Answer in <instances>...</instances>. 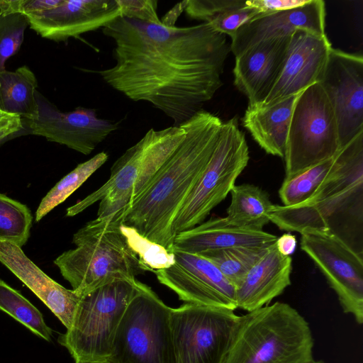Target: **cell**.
<instances>
[{
    "instance_id": "cell-2",
    "label": "cell",
    "mask_w": 363,
    "mask_h": 363,
    "mask_svg": "<svg viewBox=\"0 0 363 363\" xmlns=\"http://www.w3.org/2000/svg\"><path fill=\"white\" fill-rule=\"evenodd\" d=\"M222 124L218 116L203 109L182 124L185 138L124 211L123 223L173 252V221L206 168Z\"/></svg>"
},
{
    "instance_id": "cell-36",
    "label": "cell",
    "mask_w": 363,
    "mask_h": 363,
    "mask_svg": "<svg viewBox=\"0 0 363 363\" xmlns=\"http://www.w3.org/2000/svg\"><path fill=\"white\" fill-rule=\"evenodd\" d=\"M308 0H250L248 4L259 10L261 13H268L294 9L304 5Z\"/></svg>"
},
{
    "instance_id": "cell-33",
    "label": "cell",
    "mask_w": 363,
    "mask_h": 363,
    "mask_svg": "<svg viewBox=\"0 0 363 363\" xmlns=\"http://www.w3.org/2000/svg\"><path fill=\"white\" fill-rule=\"evenodd\" d=\"M120 230L145 272L164 269L174 264V252L143 236L135 228L121 223Z\"/></svg>"
},
{
    "instance_id": "cell-32",
    "label": "cell",
    "mask_w": 363,
    "mask_h": 363,
    "mask_svg": "<svg viewBox=\"0 0 363 363\" xmlns=\"http://www.w3.org/2000/svg\"><path fill=\"white\" fill-rule=\"evenodd\" d=\"M334 157L313 165L290 179H284L279 195L284 206H294L308 200L328 177Z\"/></svg>"
},
{
    "instance_id": "cell-42",
    "label": "cell",
    "mask_w": 363,
    "mask_h": 363,
    "mask_svg": "<svg viewBox=\"0 0 363 363\" xmlns=\"http://www.w3.org/2000/svg\"><path fill=\"white\" fill-rule=\"evenodd\" d=\"M310 363H325L324 361L323 360H315L314 359H313Z\"/></svg>"
},
{
    "instance_id": "cell-39",
    "label": "cell",
    "mask_w": 363,
    "mask_h": 363,
    "mask_svg": "<svg viewBox=\"0 0 363 363\" xmlns=\"http://www.w3.org/2000/svg\"><path fill=\"white\" fill-rule=\"evenodd\" d=\"M275 245L279 252L282 255L290 256L296 250V238L295 235L291 233H284L277 238Z\"/></svg>"
},
{
    "instance_id": "cell-9",
    "label": "cell",
    "mask_w": 363,
    "mask_h": 363,
    "mask_svg": "<svg viewBox=\"0 0 363 363\" xmlns=\"http://www.w3.org/2000/svg\"><path fill=\"white\" fill-rule=\"evenodd\" d=\"M340 149L333 109L319 83L298 94L290 121L285 179L333 157Z\"/></svg>"
},
{
    "instance_id": "cell-5",
    "label": "cell",
    "mask_w": 363,
    "mask_h": 363,
    "mask_svg": "<svg viewBox=\"0 0 363 363\" xmlns=\"http://www.w3.org/2000/svg\"><path fill=\"white\" fill-rule=\"evenodd\" d=\"M363 132L340 149L332 170L315 193L294 206L273 204L269 220L280 230H330L333 216L349 209L362 211Z\"/></svg>"
},
{
    "instance_id": "cell-12",
    "label": "cell",
    "mask_w": 363,
    "mask_h": 363,
    "mask_svg": "<svg viewBox=\"0 0 363 363\" xmlns=\"http://www.w3.org/2000/svg\"><path fill=\"white\" fill-rule=\"evenodd\" d=\"M335 115L340 148L363 132V57L331 48L318 82Z\"/></svg>"
},
{
    "instance_id": "cell-1",
    "label": "cell",
    "mask_w": 363,
    "mask_h": 363,
    "mask_svg": "<svg viewBox=\"0 0 363 363\" xmlns=\"http://www.w3.org/2000/svg\"><path fill=\"white\" fill-rule=\"evenodd\" d=\"M114 43L115 65L94 71L134 101H146L180 126L222 86L230 51L209 24L177 27L118 16L103 27Z\"/></svg>"
},
{
    "instance_id": "cell-27",
    "label": "cell",
    "mask_w": 363,
    "mask_h": 363,
    "mask_svg": "<svg viewBox=\"0 0 363 363\" xmlns=\"http://www.w3.org/2000/svg\"><path fill=\"white\" fill-rule=\"evenodd\" d=\"M230 203L227 209V221L236 227L262 231L270 220L273 203L267 192L257 186L235 185L230 191Z\"/></svg>"
},
{
    "instance_id": "cell-40",
    "label": "cell",
    "mask_w": 363,
    "mask_h": 363,
    "mask_svg": "<svg viewBox=\"0 0 363 363\" xmlns=\"http://www.w3.org/2000/svg\"><path fill=\"white\" fill-rule=\"evenodd\" d=\"M21 3V0H0V13H20Z\"/></svg>"
},
{
    "instance_id": "cell-31",
    "label": "cell",
    "mask_w": 363,
    "mask_h": 363,
    "mask_svg": "<svg viewBox=\"0 0 363 363\" xmlns=\"http://www.w3.org/2000/svg\"><path fill=\"white\" fill-rule=\"evenodd\" d=\"M32 222L26 205L0 193V242L21 247L29 238Z\"/></svg>"
},
{
    "instance_id": "cell-34",
    "label": "cell",
    "mask_w": 363,
    "mask_h": 363,
    "mask_svg": "<svg viewBox=\"0 0 363 363\" xmlns=\"http://www.w3.org/2000/svg\"><path fill=\"white\" fill-rule=\"evenodd\" d=\"M29 26L28 18L20 13H0V72L6 69V62L16 54Z\"/></svg>"
},
{
    "instance_id": "cell-18",
    "label": "cell",
    "mask_w": 363,
    "mask_h": 363,
    "mask_svg": "<svg viewBox=\"0 0 363 363\" xmlns=\"http://www.w3.org/2000/svg\"><path fill=\"white\" fill-rule=\"evenodd\" d=\"M290 36L261 41L235 56L234 84L248 106L261 104L269 94L282 69Z\"/></svg>"
},
{
    "instance_id": "cell-11",
    "label": "cell",
    "mask_w": 363,
    "mask_h": 363,
    "mask_svg": "<svg viewBox=\"0 0 363 363\" xmlns=\"http://www.w3.org/2000/svg\"><path fill=\"white\" fill-rule=\"evenodd\" d=\"M300 234L301 250L325 276L344 313L362 324V255L330 230L306 228Z\"/></svg>"
},
{
    "instance_id": "cell-10",
    "label": "cell",
    "mask_w": 363,
    "mask_h": 363,
    "mask_svg": "<svg viewBox=\"0 0 363 363\" xmlns=\"http://www.w3.org/2000/svg\"><path fill=\"white\" fill-rule=\"evenodd\" d=\"M238 316L232 309L187 303L172 308L177 363H222Z\"/></svg>"
},
{
    "instance_id": "cell-6",
    "label": "cell",
    "mask_w": 363,
    "mask_h": 363,
    "mask_svg": "<svg viewBox=\"0 0 363 363\" xmlns=\"http://www.w3.org/2000/svg\"><path fill=\"white\" fill-rule=\"evenodd\" d=\"M140 284L136 279H118L81 296L70 327L57 339L75 363L108 359L116 329Z\"/></svg>"
},
{
    "instance_id": "cell-14",
    "label": "cell",
    "mask_w": 363,
    "mask_h": 363,
    "mask_svg": "<svg viewBox=\"0 0 363 363\" xmlns=\"http://www.w3.org/2000/svg\"><path fill=\"white\" fill-rule=\"evenodd\" d=\"M173 252V265L153 272L160 283L187 303L238 308L235 288L213 263L196 254Z\"/></svg>"
},
{
    "instance_id": "cell-29",
    "label": "cell",
    "mask_w": 363,
    "mask_h": 363,
    "mask_svg": "<svg viewBox=\"0 0 363 363\" xmlns=\"http://www.w3.org/2000/svg\"><path fill=\"white\" fill-rule=\"evenodd\" d=\"M269 247L240 246L209 251L199 255L213 263L236 288Z\"/></svg>"
},
{
    "instance_id": "cell-26",
    "label": "cell",
    "mask_w": 363,
    "mask_h": 363,
    "mask_svg": "<svg viewBox=\"0 0 363 363\" xmlns=\"http://www.w3.org/2000/svg\"><path fill=\"white\" fill-rule=\"evenodd\" d=\"M38 81L27 66L0 72V111L23 120L34 119L38 113Z\"/></svg>"
},
{
    "instance_id": "cell-37",
    "label": "cell",
    "mask_w": 363,
    "mask_h": 363,
    "mask_svg": "<svg viewBox=\"0 0 363 363\" xmlns=\"http://www.w3.org/2000/svg\"><path fill=\"white\" fill-rule=\"evenodd\" d=\"M62 0H21L20 13L26 16L40 13L57 6Z\"/></svg>"
},
{
    "instance_id": "cell-20",
    "label": "cell",
    "mask_w": 363,
    "mask_h": 363,
    "mask_svg": "<svg viewBox=\"0 0 363 363\" xmlns=\"http://www.w3.org/2000/svg\"><path fill=\"white\" fill-rule=\"evenodd\" d=\"M144 147L145 140L142 138L113 163L107 182L99 189L69 207L66 216H74L97 201H100L97 211L98 218L106 217L126 210L131 203Z\"/></svg>"
},
{
    "instance_id": "cell-25",
    "label": "cell",
    "mask_w": 363,
    "mask_h": 363,
    "mask_svg": "<svg viewBox=\"0 0 363 363\" xmlns=\"http://www.w3.org/2000/svg\"><path fill=\"white\" fill-rule=\"evenodd\" d=\"M185 135L186 130L183 127L172 125L162 130L151 128L143 137L145 147L131 203L147 187L182 142Z\"/></svg>"
},
{
    "instance_id": "cell-16",
    "label": "cell",
    "mask_w": 363,
    "mask_h": 363,
    "mask_svg": "<svg viewBox=\"0 0 363 363\" xmlns=\"http://www.w3.org/2000/svg\"><path fill=\"white\" fill-rule=\"evenodd\" d=\"M26 16L41 37L62 42L102 28L121 13L116 0H62L52 9Z\"/></svg>"
},
{
    "instance_id": "cell-8",
    "label": "cell",
    "mask_w": 363,
    "mask_h": 363,
    "mask_svg": "<svg viewBox=\"0 0 363 363\" xmlns=\"http://www.w3.org/2000/svg\"><path fill=\"white\" fill-rule=\"evenodd\" d=\"M250 160L245 134L235 118L223 122L213 152L172 224L174 235L203 222L223 201Z\"/></svg>"
},
{
    "instance_id": "cell-43",
    "label": "cell",
    "mask_w": 363,
    "mask_h": 363,
    "mask_svg": "<svg viewBox=\"0 0 363 363\" xmlns=\"http://www.w3.org/2000/svg\"><path fill=\"white\" fill-rule=\"evenodd\" d=\"M78 363V362H76ZM84 363H109L107 360L101 362H84Z\"/></svg>"
},
{
    "instance_id": "cell-28",
    "label": "cell",
    "mask_w": 363,
    "mask_h": 363,
    "mask_svg": "<svg viewBox=\"0 0 363 363\" xmlns=\"http://www.w3.org/2000/svg\"><path fill=\"white\" fill-rule=\"evenodd\" d=\"M108 158L107 153L101 152L87 161L79 164L61 179L42 199L35 213V221H40L54 208L64 202L99 169Z\"/></svg>"
},
{
    "instance_id": "cell-38",
    "label": "cell",
    "mask_w": 363,
    "mask_h": 363,
    "mask_svg": "<svg viewBox=\"0 0 363 363\" xmlns=\"http://www.w3.org/2000/svg\"><path fill=\"white\" fill-rule=\"evenodd\" d=\"M24 128L23 120L14 116L0 124V145L22 130Z\"/></svg>"
},
{
    "instance_id": "cell-7",
    "label": "cell",
    "mask_w": 363,
    "mask_h": 363,
    "mask_svg": "<svg viewBox=\"0 0 363 363\" xmlns=\"http://www.w3.org/2000/svg\"><path fill=\"white\" fill-rule=\"evenodd\" d=\"M147 285L129 302L116 329L109 363H177L171 313Z\"/></svg>"
},
{
    "instance_id": "cell-19",
    "label": "cell",
    "mask_w": 363,
    "mask_h": 363,
    "mask_svg": "<svg viewBox=\"0 0 363 363\" xmlns=\"http://www.w3.org/2000/svg\"><path fill=\"white\" fill-rule=\"evenodd\" d=\"M0 262L43 302L66 329L70 327L82 296L48 277L18 246L0 242Z\"/></svg>"
},
{
    "instance_id": "cell-3",
    "label": "cell",
    "mask_w": 363,
    "mask_h": 363,
    "mask_svg": "<svg viewBox=\"0 0 363 363\" xmlns=\"http://www.w3.org/2000/svg\"><path fill=\"white\" fill-rule=\"evenodd\" d=\"M313 345L304 317L275 302L238 316L222 363H310Z\"/></svg>"
},
{
    "instance_id": "cell-22",
    "label": "cell",
    "mask_w": 363,
    "mask_h": 363,
    "mask_svg": "<svg viewBox=\"0 0 363 363\" xmlns=\"http://www.w3.org/2000/svg\"><path fill=\"white\" fill-rule=\"evenodd\" d=\"M277 237L230 224L225 217L211 218L175 235L173 250L200 255L234 247H269Z\"/></svg>"
},
{
    "instance_id": "cell-17",
    "label": "cell",
    "mask_w": 363,
    "mask_h": 363,
    "mask_svg": "<svg viewBox=\"0 0 363 363\" xmlns=\"http://www.w3.org/2000/svg\"><path fill=\"white\" fill-rule=\"evenodd\" d=\"M325 6L322 0H308L303 6L259 13L240 27L231 38L235 56L263 40L290 36L297 29L325 35Z\"/></svg>"
},
{
    "instance_id": "cell-41",
    "label": "cell",
    "mask_w": 363,
    "mask_h": 363,
    "mask_svg": "<svg viewBox=\"0 0 363 363\" xmlns=\"http://www.w3.org/2000/svg\"><path fill=\"white\" fill-rule=\"evenodd\" d=\"M14 116H17L10 115V114H8L5 112L0 111V124L5 122L7 120H9L10 118H11Z\"/></svg>"
},
{
    "instance_id": "cell-4",
    "label": "cell",
    "mask_w": 363,
    "mask_h": 363,
    "mask_svg": "<svg viewBox=\"0 0 363 363\" xmlns=\"http://www.w3.org/2000/svg\"><path fill=\"white\" fill-rule=\"evenodd\" d=\"M125 211L88 222L73 235L76 247L54 260L79 295L115 280L135 279L145 272L120 230Z\"/></svg>"
},
{
    "instance_id": "cell-35",
    "label": "cell",
    "mask_w": 363,
    "mask_h": 363,
    "mask_svg": "<svg viewBox=\"0 0 363 363\" xmlns=\"http://www.w3.org/2000/svg\"><path fill=\"white\" fill-rule=\"evenodd\" d=\"M121 16L142 21L161 23L157 15V1L155 0H116Z\"/></svg>"
},
{
    "instance_id": "cell-30",
    "label": "cell",
    "mask_w": 363,
    "mask_h": 363,
    "mask_svg": "<svg viewBox=\"0 0 363 363\" xmlns=\"http://www.w3.org/2000/svg\"><path fill=\"white\" fill-rule=\"evenodd\" d=\"M0 311L24 325L33 334L50 342L52 330L41 312L19 291L0 279Z\"/></svg>"
},
{
    "instance_id": "cell-15",
    "label": "cell",
    "mask_w": 363,
    "mask_h": 363,
    "mask_svg": "<svg viewBox=\"0 0 363 363\" xmlns=\"http://www.w3.org/2000/svg\"><path fill=\"white\" fill-rule=\"evenodd\" d=\"M331 48L326 35H319L304 29L296 30L290 36L279 77L263 102L256 106H272L318 83Z\"/></svg>"
},
{
    "instance_id": "cell-23",
    "label": "cell",
    "mask_w": 363,
    "mask_h": 363,
    "mask_svg": "<svg viewBox=\"0 0 363 363\" xmlns=\"http://www.w3.org/2000/svg\"><path fill=\"white\" fill-rule=\"evenodd\" d=\"M297 96L267 107L248 106L242 125L267 153L284 159L292 111Z\"/></svg>"
},
{
    "instance_id": "cell-24",
    "label": "cell",
    "mask_w": 363,
    "mask_h": 363,
    "mask_svg": "<svg viewBox=\"0 0 363 363\" xmlns=\"http://www.w3.org/2000/svg\"><path fill=\"white\" fill-rule=\"evenodd\" d=\"M184 11L189 18L206 23L231 38L240 27L261 13L244 0H188Z\"/></svg>"
},
{
    "instance_id": "cell-21",
    "label": "cell",
    "mask_w": 363,
    "mask_h": 363,
    "mask_svg": "<svg viewBox=\"0 0 363 363\" xmlns=\"http://www.w3.org/2000/svg\"><path fill=\"white\" fill-rule=\"evenodd\" d=\"M291 257L271 245L235 288L237 308L250 312L269 305L291 285Z\"/></svg>"
},
{
    "instance_id": "cell-13",
    "label": "cell",
    "mask_w": 363,
    "mask_h": 363,
    "mask_svg": "<svg viewBox=\"0 0 363 363\" xmlns=\"http://www.w3.org/2000/svg\"><path fill=\"white\" fill-rule=\"evenodd\" d=\"M36 101V117L22 119L30 133L86 155L118 126L117 123L99 118L94 108L77 107L71 111H61L38 91Z\"/></svg>"
}]
</instances>
